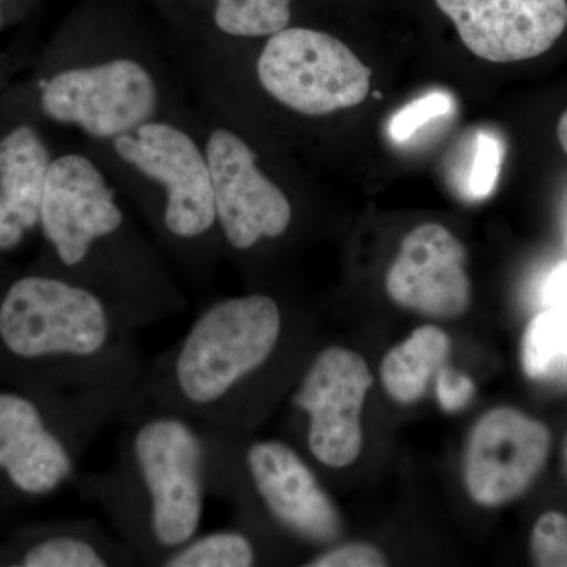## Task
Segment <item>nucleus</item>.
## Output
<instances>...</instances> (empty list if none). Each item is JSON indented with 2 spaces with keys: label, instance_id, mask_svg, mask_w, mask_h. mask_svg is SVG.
Returning a JSON list of instances; mask_svg holds the SVG:
<instances>
[{
  "label": "nucleus",
  "instance_id": "obj_1",
  "mask_svg": "<svg viewBox=\"0 0 567 567\" xmlns=\"http://www.w3.org/2000/svg\"><path fill=\"white\" fill-rule=\"evenodd\" d=\"M134 334L103 297L62 276H22L0 300V347L50 368L66 404L103 425L137 401L145 361Z\"/></svg>",
  "mask_w": 567,
  "mask_h": 567
},
{
  "label": "nucleus",
  "instance_id": "obj_2",
  "mask_svg": "<svg viewBox=\"0 0 567 567\" xmlns=\"http://www.w3.org/2000/svg\"><path fill=\"white\" fill-rule=\"evenodd\" d=\"M121 421L114 464L84 475L82 488L137 563L159 566L200 532L207 440L199 424L140 398Z\"/></svg>",
  "mask_w": 567,
  "mask_h": 567
},
{
  "label": "nucleus",
  "instance_id": "obj_3",
  "mask_svg": "<svg viewBox=\"0 0 567 567\" xmlns=\"http://www.w3.org/2000/svg\"><path fill=\"white\" fill-rule=\"evenodd\" d=\"M286 324L281 305L267 293L213 301L145 363L137 398L208 431L238 435L246 391L278 357Z\"/></svg>",
  "mask_w": 567,
  "mask_h": 567
},
{
  "label": "nucleus",
  "instance_id": "obj_4",
  "mask_svg": "<svg viewBox=\"0 0 567 567\" xmlns=\"http://www.w3.org/2000/svg\"><path fill=\"white\" fill-rule=\"evenodd\" d=\"M257 76L276 102L322 117L363 103L372 70L330 33L286 28L265 44Z\"/></svg>",
  "mask_w": 567,
  "mask_h": 567
},
{
  "label": "nucleus",
  "instance_id": "obj_5",
  "mask_svg": "<svg viewBox=\"0 0 567 567\" xmlns=\"http://www.w3.org/2000/svg\"><path fill=\"white\" fill-rule=\"evenodd\" d=\"M118 156L166 189L164 233L182 245L199 244L216 227L207 156L192 136L164 122H145L114 140Z\"/></svg>",
  "mask_w": 567,
  "mask_h": 567
},
{
  "label": "nucleus",
  "instance_id": "obj_6",
  "mask_svg": "<svg viewBox=\"0 0 567 567\" xmlns=\"http://www.w3.org/2000/svg\"><path fill=\"white\" fill-rule=\"evenodd\" d=\"M372 383L364 358L344 347H327L306 368L292 405L308 416L306 440L319 464L346 468L360 456L361 412Z\"/></svg>",
  "mask_w": 567,
  "mask_h": 567
},
{
  "label": "nucleus",
  "instance_id": "obj_7",
  "mask_svg": "<svg viewBox=\"0 0 567 567\" xmlns=\"http://www.w3.org/2000/svg\"><path fill=\"white\" fill-rule=\"evenodd\" d=\"M156 102L152 74L130 59L63 70L41 92L48 117L102 140H115L151 121Z\"/></svg>",
  "mask_w": 567,
  "mask_h": 567
},
{
  "label": "nucleus",
  "instance_id": "obj_8",
  "mask_svg": "<svg viewBox=\"0 0 567 567\" xmlns=\"http://www.w3.org/2000/svg\"><path fill=\"white\" fill-rule=\"evenodd\" d=\"M210 167L216 226L235 251L276 240L292 224V205L281 188L260 173L256 153L229 130L212 132L205 147Z\"/></svg>",
  "mask_w": 567,
  "mask_h": 567
},
{
  "label": "nucleus",
  "instance_id": "obj_9",
  "mask_svg": "<svg viewBox=\"0 0 567 567\" xmlns=\"http://www.w3.org/2000/svg\"><path fill=\"white\" fill-rule=\"evenodd\" d=\"M551 436L546 425L516 409L486 413L470 434L465 486L473 502L506 505L532 486L546 466Z\"/></svg>",
  "mask_w": 567,
  "mask_h": 567
},
{
  "label": "nucleus",
  "instance_id": "obj_10",
  "mask_svg": "<svg viewBox=\"0 0 567 567\" xmlns=\"http://www.w3.org/2000/svg\"><path fill=\"white\" fill-rule=\"evenodd\" d=\"M40 227L59 262L74 271L96 238L125 229V213L99 167L71 153L50 164Z\"/></svg>",
  "mask_w": 567,
  "mask_h": 567
},
{
  "label": "nucleus",
  "instance_id": "obj_11",
  "mask_svg": "<svg viewBox=\"0 0 567 567\" xmlns=\"http://www.w3.org/2000/svg\"><path fill=\"white\" fill-rule=\"evenodd\" d=\"M254 494L278 527L305 543L327 546L342 532V518L316 473L292 446L257 440L238 458Z\"/></svg>",
  "mask_w": 567,
  "mask_h": 567
},
{
  "label": "nucleus",
  "instance_id": "obj_12",
  "mask_svg": "<svg viewBox=\"0 0 567 567\" xmlns=\"http://www.w3.org/2000/svg\"><path fill=\"white\" fill-rule=\"evenodd\" d=\"M476 58L513 63L537 58L567 28V0H435Z\"/></svg>",
  "mask_w": 567,
  "mask_h": 567
},
{
  "label": "nucleus",
  "instance_id": "obj_13",
  "mask_svg": "<svg viewBox=\"0 0 567 567\" xmlns=\"http://www.w3.org/2000/svg\"><path fill=\"white\" fill-rule=\"evenodd\" d=\"M466 249L442 224L415 227L386 275V292L402 308L432 319H457L468 311L472 286Z\"/></svg>",
  "mask_w": 567,
  "mask_h": 567
},
{
  "label": "nucleus",
  "instance_id": "obj_14",
  "mask_svg": "<svg viewBox=\"0 0 567 567\" xmlns=\"http://www.w3.org/2000/svg\"><path fill=\"white\" fill-rule=\"evenodd\" d=\"M89 443L55 429L29 395L0 393V472L22 494L50 495L74 480L78 456Z\"/></svg>",
  "mask_w": 567,
  "mask_h": 567
},
{
  "label": "nucleus",
  "instance_id": "obj_15",
  "mask_svg": "<svg viewBox=\"0 0 567 567\" xmlns=\"http://www.w3.org/2000/svg\"><path fill=\"white\" fill-rule=\"evenodd\" d=\"M50 152L35 128L17 126L0 140V252L40 226Z\"/></svg>",
  "mask_w": 567,
  "mask_h": 567
},
{
  "label": "nucleus",
  "instance_id": "obj_16",
  "mask_svg": "<svg viewBox=\"0 0 567 567\" xmlns=\"http://www.w3.org/2000/svg\"><path fill=\"white\" fill-rule=\"evenodd\" d=\"M24 567H110L140 565L121 537L111 536L92 518L40 537L22 551Z\"/></svg>",
  "mask_w": 567,
  "mask_h": 567
},
{
  "label": "nucleus",
  "instance_id": "obj_17",
  "mask_svg": "<svg viewBox=\"0 0 567 567\" xmlns=\"http://www.w3.org/2000/svg\"><path fill=\"white\" fill-rule=\"evenodd\" d=\"M450 350L445 331L434 324L417 328L383 360L380 377L386 393L399 404L420 401L432 377L445 365Z\"/></svg>",
  "mask_w": 567,
  "mask_h": 567
},
{
  "label": "nucleus",
  "instance_id": "obj_18",
  "mask_svg": "<svg viewBox=\"0 0 567 567\" xmlns=\"http://www.w3.org/2000/svg\"><path fill=\"white\" fill-rule=\"evenodd\" d=\"M257 558L251 536L238 528H224L197 533L159 567H251Z\"/></svg>",
  "mask_w": 567,
  "mask_h": 567
},
{
  "label": "nucleus",
  "instance_id": "obj_19",
  "mask_svg": "<svg viewBox=\"0 0 567 567\" xmlns=\"http://www.w3.org/2000/svg\"><path fill=\"white\" fill-rule=\"evenodd\" d=\"M522 363L532 379L554 377L567 369V309L550 308L528 324Z\"/></svg>",
  "mask_w": 567,
  "mask_h": 567
},
{
  "label": "nucleus",
  "instance_id": "obj_20",
  "mask_svg": "<svg viewBox=\"0 0 567 567\" xmlns=\"http://www.w3.org/2000/svg\"><path fill=\"white\" fill-rule=\"evenodd\" d=\"M290 0H218L215 22L227 35H275L289 25Z\"/></svg>",
  "mask_w": 567,
  "mask_h": 567
},
{
  "label": "nucleus",
  "instance_id": "obj_21",
  "mask_svg": "<svg viewBox=\"0 0 567 567\" xmlns=\"http://www.w3.org/2000/svg\"><path fill=\"white\" fill-rule=\"evenodd\" d=\"M503 162V145L492 133L477 134L472 169L466 182V194L472 199H484L494 193Z\"/></svg>",
  "mask_w": 567,
  "mask_h": 567
},
{
  "label": "nucleus",
  "instance_id": "obj_22",
  "mask_svg": "<svg viewBox=\"0 0 567 567\" xmlns=\"http://www.w3.org/2000/svg\"><path fill=\"white\" fill-rule=\"evenodd\" d=\"M532 555L537 566H567V517L563 514H544L532 533Z\"/></svg>",
  "mask_w": 567,
  "mask_h": 567
},
{
  "label": "nucleus",
  "instance_id": "obj_23",
  "mask_svg": "<svg viewBox=\"0 0 567 567\" xmlns=\"http://www.w3.org/2000/svg\"><path fill=\"white\" fill-rule=\"evenodd\" d=\"M453 111V96L445 92H432L421 96L394 115L390 123V136L395 142H404L413 136L417 128L434 118L443 117Z\"/></svg>",
  "mask_w": 567,
  "mask_h": 567
},
{
  "label": "nucleus",
  "instance_id": "obj_24",
  "mask_svg": "<svg viewBox=\"0 0 567 567\" xmlns=\"http://www.w3.org/2000/svg\"><path fill=\"white\" fill-rule=\"evenodd\" d=\"M388 565L385 555L371 544L352 543L328 548L309 559L308 567H383Z\"/></svg>",
  "mask_w": 567,
  "mask_h": 567
},
{
  "label": "nucleus",
  "instance_id": "obj_25",
  "mask_svg": "<svg viewBox=\"0 0 567 567\" xmlns=\"http://www.w3.org/2000/svg\"><path fill=\"white\" fill-rule=\"evenodd\" d=\"M473 393H475V385L468 377L451 371L445 365L440 369L436 394H439L440 405L446 412H458V410L464 409Z\"/></svg>",
  "mask_w": 567,
  "mask_h": 567
},
{
  "label": "nucleus",
  "instance_id": "obj_26",
  "mask_svg": "<svg viewBox=\"0 0 567 567\" xmlns=\"http://www.w3.org/2000/svg\"><path fill=\"white\" fill-rule=\"evenodd\" d=\"M544 301L550 308L567 309V262L559 264L544 284Z\"/></svg>",
  "mask_w": 567,
  "mask_h": 567
},
{
  "label": "nucleus",
  "instance_id": "obj_27",
  "mask_svg": "<svg viewBox=\"0 0 567 567\" xmlns=\"http://www.w3.org/2000/svg\"><path fill=\"white\" fill-rule=\"evenodd\" d=\"M557 134L559 144H561L563 151L567 155V110L563 112L561 118H559Z\"/></svg>",
  "mask_w": 567,
  "mask_h": 567
},
{
  "label": "nucleus",
  "instance_id": "obj_28",
  "mask_svg": "<svg viewBox=\"0 0 567 567\" xmlns=\"http://www.w3.org/2000/svg\"><path fill=\"white\" fill-rule=\"evenodd\" d=\"M0 2H2V0H0Z\"/></svg>",
  "mask_w": 567,
  "mask_h": 567
}]
</instances>
